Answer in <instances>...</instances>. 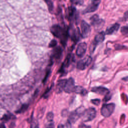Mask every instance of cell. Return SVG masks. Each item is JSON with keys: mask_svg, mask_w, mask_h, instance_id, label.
I'll return each instance as SVG.
<instances>
[{"mask_svg": "<svg viewBox=\"0 0 128 128\" xmlns=\"http://www.w3.org/2000/svg\"><path fill=\"white\" fill-rule=\"evenodd\" d=\"M50 32L54 36L60 38L62 45L65 46L68 37V28H62L59 24H54L51 27Z\"/></svg>", "mask_w": 128, "mask_h": 128, "instance_id": "6da1fadb", "label": "cell"}, {"mask_svg": "<svg viewBox=\"0 0 128 128\" xmlns=\"http://www.w3.org/2000/svg\"><path fill=\"white\" fill-rule=\"evenodd\" d=\"M66 19L71 22H78L79 16L78 12L75 7L72 6L66 10Z\"/></svg>", "mask_w": 128, "mask_h": 128, "instance_id": "7a4b0ae2", "label": "cell"}, {"mask_svg": "<svg viewBox=\"0 0 128 128\" xmlns=\"http://www.w3.org/2000/svg\"><path fill=\"white\" fill-rule=\"evenodd\" d=\"M114 108L115 104L114 103L104 104L100 110L101 114L105 118L109 117L113 113Z\"/></svg>", "mask_w": 128, "mask_h": 128, "instance_id": "3957f363", "label": "cell"}, {"mask_svg": "<svg viewBox=\"0 0 128 128\" xmlns=\"http://www.w3.org/2000/svg\"><path fill=\"white\" fill-rule=\"evenodd\" d=\"M68 34L72 40L74 41L75 43L78 42L80 40V37H82L79 28H75L73 26H70L68 28Z\"/></svg>", "mask_w": 128, "mask_h": 128, "instance_id": "277c9868", "label": "cell"}, {"mask_svg": "<svg viewBox=\"0 0 128 128\" xmlns=\"http://www.w3.org/2000/svg\"><path fill=\"white\" fill-rule=\"evenodd\" d=\"M90 24L96 30H100L104 24V20L99 18L98 14L93 15L90 18Z\"/></svg>", "mask_w": 128, "mask_h": 128, "instance_id": "5b68a950", "label": "cell"}, {"mask_svg": "<svg viewBox=\"0 0 128 128\" xmlns=\"http://www.w3.org/2000/svg\"><path fill=\"white\" fill-rule=\"evenodd\" d=\"M96 110L93 108H88L86 110L82 116V120L84 122H88L94 120L96 116Z\"/></svg>", "mask_w": 128, "mask_h": 128, "instance_id": "8992f818", "label": "cell"}, {"mask_svg": "<svg viewBox=\"0 0 128 128\" xmlns=\"http://www.w3.org/2000/svg\"><path fill=\"white\" fill-rule=\"evenodd\" d=\"M92 61V57L90 56H87L78 62L76 68L80 70H84L90 64Z\"/></svg>", "mask_w": 128, "mask_h": 128, "instance_id": "52a82bcc", "label": "cell"}, {"mask_svg": "<svg viewBox=\"0 0 128 128\" xmlns=\"http://www.w3.org/2000/svg\"><path fill=\"white\" fill-rule=\"evenodd\" d=\"M100 2L101 0H92L86 8L83 11V14L95 12L98 8Z\"/></svg>", "mask_w": 128, "mask_h": 128, "instance_id": "ba28073f", "label": "cell"}, {"mask_svg": "<svg viewBox=\"0 0 128 128\" xmlns=\"http://www.w3.org/2000/svg\"><path fill=\"white\" fill-rule=\"evenodd\" d=\"M81 36L82 38H86L88 36L91 32V28L89 24L82 20L80 24Z\"/></svg>", "mask_w": 128, "mask_h": 128, "instance_id": "9c48e42d", "label": "cell"}, {"mask_svg": "<svg viewBox=\"0 0 128 128\" xmlns=\"http://www.w3.org/2000/svg\"><path fill=\"white\" fill-rule=\"evenodd\" d=\"M74 56L72 54H68L66 57V58L64 62H63L61 68H60V70H59V72L61 74H64V73L66 72V68H68L70 62H72V59H73Z\"/></svg>", "mask_w": 128, "mask_h": 128, "instance_id": "30bf717a", "label": "cell"}, {"mask_svg": "<svg viewBox=\"0 0 128 128\" xmlns=\"http://www.w3.org/2000/svg\"><path fill=\"white\" fill-rule=\"evenodd\" d=\"M74 80L72 78H70L68 80H66L64 90L67 93H70L74 92Z\"/></svg>", "mask_w": 128, "mask_h": 128, "instance_id": "8fae6325", "label": "cell"}, {"mask_svg": "<svg viewBox=\"0 0 128 128\" xmlns=\"http://www.w3.org/2000/svg\"><path fill=\"white\" fill-rule=\"evenodd\" d=\"M87 48V44L86 42H83L80 43L76 50V54L78 57H82L85 54Z\"/></svg>", "mask_w": 128, "mask_h": 128, "instance_id": "7c38bea8", "label": "cell"}, {"mask_svg": "<svg viewBox=\"0 0 128 128\" xmlns=\"http://www.w3.org/2000/svg\"><path fill=\"white\" fill-rule=\"evenodd\" d=\"M92 92L101 94V95H104V96L110 92L109 90L107 88L102 86H95L92 88Z\"/></svg>", "mask_w": 128, "mask_h": 128, "instance_id": "4fadbf2b", "label": "cell"}, {"mask_svg": "<svg viewBox=\"0 0 128 128\" xmlns=\"http://www.w3.org/2000/svg\"><path fill=\"white\" fill-rule=\"evenodd\" d=\"M62 55V50L60 46L54 48L52 52V58L56 60H59L61 58Z\"/></svg>", "mask_w": 128, "mask_h": 128, "instance_id": "5bb4252c", "label": "cell"}, {"mask_svg": "<svg viewBox=\"0 0 128 128\" xmlns=\"http://www.w3.org/2000/svg\"><path fill=\"white\" fill-rule=\"evenodd\" d=\"M120 26V24L118 23H116L110 26H108L104 32L106 34H112L115 32H116L119 29Z\"/></svg>", "mask_w": 128, "mask_h": 128, "instance_id": "9a60e30c", "label": "cell"}, {"mask_svg": "<svg viewBox=\"0 0 128 128\" xmlns=\"http://www.w3.org/2000/svg\"><path fill=\"white\" fill-rule=\"evenodd\" d=\"M81 116L80 114L76 110L72 112L68 116V121L72 123H75L76 121Z\"/></svg>", "mask_w": 128, "mask_h": 128, "instance_id": "2e32d148", "label": "cell"}, {"mask_svg": "<svg viewBox=\"0 0 128 128\" xmlns=\"http://www.w3.org/2000/svg\"><path fill=\"white\" fill-rule=\"evenodd\" d=\"M66 80V79H62L59 80L58 82L56 88V91L57 93H60L61 92H62V90H64Z\"/></svg>", "mask_w": 128, "mask_h": 128, "instance_id": "e0dca14e", "label": "cell"}, {"mask_svg": "<svg viewBox=\"0 0 128 128\" xmlns=\"http://www.w3.org/2000/svg\"><path fill=\"white\" fill-rule=\"evenodd\" d=\"M105 34H106L104 32H99L98 34H97L96 36L94 41L98 44H99L100 43L103 42L105 38Z\"/></svg>", "mask_w": 128, "mask_h": 128, "instance_id": "ac0fdd59", "label": "cell"}, {"mask_svg": "<svg viewBox=\"0 0 128 128\" xmlns=\"http://www.w3.org/2000/svg\"><path fill=\"white\" fill-rule=\"evenodd\" d=\"M74 92L82 96H85L88 93L87 90L81 86H75Z\"/></svg>", "mask_w": 128, "mask_h": 128, "instance_id": "d6986e66", "label": "cell"}, {"mask_svg": "<svg viewBox=\"0 0 128 128\" xmlns=\"http://www.w3.org/2000/svg\"><path fill=\"white\" fill-rule=\"evenodd\" d=\"M44 0L45 1V2H46L48 6L49 11L51 12L53 10V8H54V5L52 1L51 0Z\"/></svg>", "mask_w": 128, "mask_h": 128, "instance_id": "ffe728a7", "label": "cell"}, {"mask_svg": "<svg viewBox=\"0 0 128 128\" xmlns=\"http://www.w3.org/2000/svg\"><path fill=\"white\" fill-rule=\"evenodd\" d=\"M12 114H4L3 116H2V120L3 121V122H8V120H9L10 119H11L12 118Z\"/></svg>", "mask_w": 128, "mask_h": 128, "instance_id": "44dd1931", "label": "cell"}, {"mask_svg": "<svg viewBox=\"0 0 128 128\" xmlns=\"http://www.w3.org/2000/svg\"><path fill=\"white\" fill-rule=\"evenodd\" d=\"M28 108V104H23V105L20 107V108H19V109L16 112L18 113V114H20V113H22V112H24L26 110V109Z\"/></svg>", "mask_w": 128, "mask_h": 128, "instance_id": "7402d4cb", "label": "cell"}, {"mask_svg": "<svg viewBox=\"0 0 128 128\" xmlns=\"http://www.w3.org/2000/svg\"><path fill=\"white\" fill-rule=\"evenodd\" d=\"M97 45H98V44H96L94 41H93L92 42V43L91 44L90 46V52L91 54H92L94 52Z\"/></svg>", "mask_w": 128, "mask_h": 128, "instance_id": "603a6c76", "label": "cell"}, {"mask_svg": "<svg viewBox=\"0 0 128 128\" xmlns=\"http://www.w3.org/2000/svg\"><path fill=\"white\" fill-rule=\"evenodd\" d=\"M72 4L76 5H82L84 4V0H70Z\"/></svg>", "mask_w": 128, "mask_h": 128, "instance_id": "cb8c5ba5", "label": "cell"}, {"mask_svg": "<svg viewBox=\"0 0 128 128\" xmlns=\"http://www.w3.org/2000/svg\"><path fill=\"white\" fill-rule=\"evenodd\" d=\"M54 118V114L52 112H49L46 115V119L48 122H52Z\"/></svg>", "mask_w": 128, "mask_h": 128, "instance_id": "d4e9b609", "label": "cell"}, {"mask_svg": "<svg viewBox=\"0 0 128 128\" xmlns=\"http://www.w3.org/2000/svg\"><path fill=\"white\" fill-rule=\"evenodd\" d=\"M30 128H39L38 123L36 120H33L31 123Z\"/></svg>", "mask_w": 128, "mask_h": 128, "instance_id": "484cf974", "label": "cell"}, {"mask_svg": "<svg viewBox=\"0 0 128 128\" xmlns=\"http://www.w3.org/2000/svg\"><path fill=\"white\" fill-rule=\"evenodd\" d=\"M120 32L124 34H128V26H124L121 28Z\"/></svg>", "mask_w": 128, "mask_h": 128, "instance_id": "4316f807", "label": "cell"}, {"mask_svg": "<svg viewBox=\"0 0 128 128\" xmlns=\"http://www.w3.org/2000/svg\"><path fill=\"white\" fill-rule=\"evenodd\" d=\"M57 44V41L56 40H52L50 41L49 44L48 46L50 48H54L55 47Z\"/></svg>", "mask_w": 128, "mask_h": 128, "instance_id": "83f0119b", "label": "cell"}, {"mask_svg": "<svg viewBox=\"0 0 128 128\" xmlns=\"http://www.w3.org/2000/svg\"><path fill=\"white\" fill-rule=\"evenodd\" d=\"M91 102H92L94 104V105H96V106H98L100 104V100L99 99H94V100H91Z\"/></svg>", "mask_w": 128, "mask_h": 128, "instance_id": "f1b7e54d", "label": "cell"}, {"mask_svg": "<svg viewBox=\"0 0 128 128\" xmlns=\"http://www.w3.org/2000/svg\"><path fill=\"white\" fill-rule=\"evenodd\" d=\"M111 98V95L110 94V92L109 93H108V94H106V95H105V96L104 98V102H107L108 100H109Z\"/></svg>", "mask_w": 128, "mask_h": 128, "instance_id": "f546056e", "label": "cell"}, {"mask_svg": "<svg viewBox=\"0 0 128 128\" xmlns=\"http://www.w3.org/2000/svg\"><path fill=\"white\" fill-rule=\"evenodd\" d=\"M48 124L47 125L46 128H54V124L53 121L52 122H48Z\"/></svg>", "mask_w": 128, "mask_h": 128, "instance_id": "4dcf8cb0", "label": "cell"}, {"mask_svg": "<svg viewBox=\"0 0 128 128\" xmlns=\"http://www.w3.org/2000/svg\"><path fill=\"white\" fill-rule=\"evenodd\" d=\"M78 128H91L90 126H86V124H80Z\"/></svg>", "mask_w": 128, "mask_h": 128, "instance_id": "1f68e13d", "label": "cell"}, {"mask_svg": "<svg viewBox=\"0 0 128 128\" xmlns=\"http://www.w3.org/2000/svg\"><path fill=\"white\" fill-rule=\"evenodd\" d=\"M126 47L122 45H120V44H116L115 46V48L116 50H120V49H122V48H124Z\"/></svg>", "mask_w": 128, "mask_h": 128, "instance_id": "d6a6232c", "label": "cell"}, {"mask_svg": "<svg viewBox=\"0 0 128 128\" xmlns=\"http://www.w3.org/2000/svg\"><path fill=\"white\" fill-rule=\"evenodd\" d=\"M50 70H48V72H46V76H45V77H44V80H43V82H46V80H47V78H48V76L50 75Z\"/></svg>", "mask_w": 128, "mask_h": 128, "instance_id": "836d02e7", "label": "cell"}, {"mask_svg": "<svg viewBox=\"0 0 128 128\" xmlns=\"http://www.w3.org/2000/svg\"><path fill=\"white\" fill-rule=\"evenodd\" d=\"M64 128H72L71 123L68 120V122L66 123V124L64 126Z\"/></svg>", "mask_w": 128, "mask_h": 128, "instance_id": "e575fe53", "label": "cell"}, {"mask_svg": "<svg viewBox=\"0 0 128 128\" xmlns=\"http://www.w3.org/2000/svg\"><path fill=\"white\" fill-rule=\"evenodd\" d=\"M67 112H68L67 110H63L62 112V115L63 116H66V114H67Z\"/></svg>", "mask_w": 128, "mask_h": 128, "instance_id": "d590c367", "label": "cell"}, {"mask_svg": "<svg viewBox=\"0 0 128 128\" xmlns=\"http://www.w3.org/2000/svg\"><path fill=\"white\" fill-rule=\"evenodd\" d=\"M124 18H128V11H126L124 14Z\"/></svg>", "mask_w": 128, "mask_h": 128, "instance_id": "8d00e7d4", "label": "cell"}, {"mask_svg": "<svg viewBox=\"0 0 128 128\" xmlns=\"http://www.w3.org/2000/svg\"><path fill=\"white\" fill-rule=\"evenodd\" d=\"M57 128H64V126H63L62 124H60L58 126Z\"/></svg>", "mask_w": 128, "mask_h": 128, "instance_id": "74e56055", "label": "cell"}, {"mask_svg": "<svg viewBox=\"0 0 128 128\" xmlns=\"http://www.w3.org/2000/svg\"><path fill=\"white\" fill-rule=\"evenodd\" d=\"M0 128H6L4 124H1L0 125Z\"/></svg>", "mask_w": 128, "mask_h": 128, "instance_id": "f35d334b", "label": "cell"}, {"mask_svg": "<svg viewBox=\"0 0 128 128\" xmlns=\"http://www.w3.org/2000/svg\"></svg>", "mask_w": 128, "mask_h": 128, "instance_id": "ab89813d", "label": "cell"}]
</instances>
